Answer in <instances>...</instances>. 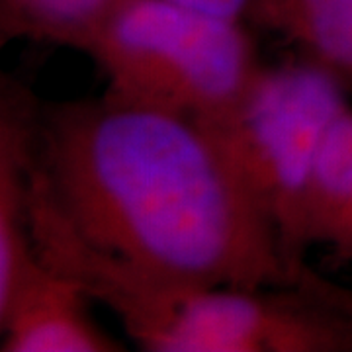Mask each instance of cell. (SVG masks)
Masks as SVG:
<instances>
[{"mask_svg": "<svg viewBox=\"0 0 352 352\" xmlns=\"http://www.w3.org/2000/svg\"><path fill=\"white\" fill-rule=\"evenodd\" d=\"M32 184L88 247L145 276L192 286L294 284L276 233L212 133L104 92L39 102Z\"/></svg>", "mask_w": 352, "mask_h": 352, "instance_id": "cell-1", "label": "cell"}, {"mask_svg": "<svg viewBox=\"0 0 352 352\" xmlns=\"http://www.w3.org/2000/svg\"><path fill=\"white\" fill-rule=\"evenodd\" d=\"M39 261L112 311L147 352H352V289L323 274L282 286H192L145 276L88 247L30 192Z\"/></svg>", "mask_w": 352, "mask_h": 352, "instance_id": "cell-2", "label": "cell"}, {"mask_svg": "<svg viewBox=\"0 0 352 352\" xmlns=\"http://www.w3.org/2000/svg\"><path fill=\"white\" fill-rule=\"evenodd\" d=\"M106 92L212 126L233 112L266 65L239 20L176 0H127L85 51Z\"/></svg>", "mask_w": 352, "mask_h": 352, "instance_id": "cell-3", "label": "cell"}, {"mask_svg": "<svg viewBox=\"0 0 352 352\" xmlns=\"http://www.w3.org/2000/svg\"><path fill=\"white\" fill-rule=\"evenodd\" d=\"M349 90L305 61L264 67L251 92L221 122L204 126L276 233L284 261L309 274L303 208L315 157Z\"/></svg>", "mask_w": 352, "mask_h": 352, "instance_id": "cell-4", "label": "cell"}, {"mask_svg": "<svg viewBox=\"0 0 352 352\" xmlns=\"http://www.w3.org/2000/svg\"><path fill=\"white\" fill-rule=\"evenodd\" d=\"M38 98L14 78L0 82V311L45 270L30 229L32 127Z\"/></svg>", "mask_w": 352, "mask_h": 352, "instance_id": "cell-5", "label": "cell"}, {"mask_svg": "<svg viewBox=\"0 0 352 352\" xmlns=\"http://www.w3.org/2000/svg\"><path fill=\"white\" fill-rule=\"evenodd\" d=\"M87 292L45 270L0 311L2 352H118L126 346L90 315Z\"/></svg>", "mask_w": 352, "mask_h": 352, "instance_id": "cell-6", "label": "cell"}, {"mask_svg": "<svg viewBox=\"0 0 352 352\" xmlns=\"http://www.w3.org/2000/svg\"><path fill=\"white\" fill-rule=\"evenodd\" d=\"M245 22L288 41L352 92V0H251Z\"/></svg>", "mask_w": 352, "mask_h": 352, "instance_id": "cell-7", "label": "cell"}, {"mask_svg": "<svg viewBox=\"0 0 352 352\" xmlns=\"http://www.w3.org/2000/svg\"><path fill=\"white\" fill-rule=\"evenodd\" d=\"M352 233V106L329 126L315 157L305 208L303 237L307 249L325 245L339 251Z\"/></svg>", "mask_w": 352, "mask_h": 352, "instance_id": "cell-8", "label": "cell"}, {"mask_svg": "<svg viewBox=\"0 0 352 352\" xmlns=\"http://www.w3.org/2000/svg\"><path fill=\"white\" fill-rule=\"evenodd\" d=\"M127 0H0V45L32 39L85 53Z\"/></svg>", "mask_w": 352, "mask_h": 352, "instance_id": "cell-9", "label": "cell"}, {"mask_svg": "<svg viewBox=\"0 0 352 352\" xmlns=\"http://www.w3.org/2000/svg\"><path fill=\"white\" fill-rule=\"evenodd\" d=\"M176 2L186 4L190 8H196V10H201V12L245 22V16H247L251 0H176Z\"/></svg>", "mask_w": 352, "mask_h": 352, "instance_id": "cell-10", "label": "cell"}, {"mask_svg": "<svg viewBox=\"0 0 352 352\" xmlns=\"http://www.w3.org/2000/svg\"><path fill=\"white\" fill-rule=\"evenodd\" d=\"M331 258L335 263H351L352 264V233L349 235V239L344 241V245L340 247L339 251H335L331 254Z\"/></svg>", "mask_w": 352, "mask_h": 352, "instance_id": "cell-11", "label": "cell"}]
</instances>
